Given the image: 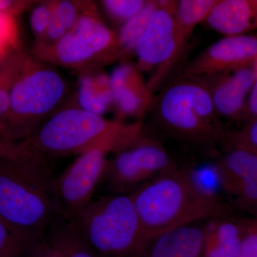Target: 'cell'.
<instances>
[{
    "label": "cell",
    "instance_id": "6da1fadb",
    "mask_svg": "<svg viewBox=\"0 0 257 257\" xmlns=\"http://www.w3.org/2000/svg\"><path fill=\"white\" fill-rule=\"evenodd\" d=\"M130 195L146 244L170 230L231 215L234 211L227 201L207 195L198 188L189 170L175 167L157 176Z\"/></svg>",
    "mask_w": 257,
    "mask_h": 257
},
{
    "label": "cell",
    "instance_id": "7a4b0ae2",
    "mask_svg": "<svg viewBox=\"0 0 257 257\" xmlns=\"http://www.w3.org/2000/svg\"><path fill=\"white\" fill-rule=\"evenodd\" d=\"M140 135L138 124L107 121L99 115L72 108L57 113L30 138L19 143L42 160V155H80L94 149L116 152Z\"/></svg>",
    "mask_w": 257,
    "mask_h": 257
},
{
    "label": "cell",
    "instance_id": "3957f363",
    "mask_svg": "<svg viewBox=\"0 0 257 257\" xmlns=\"http://www.w3.org/2000/svg\"><path fill=\"white\" fill-rule=\"evenodd\" d=\"M55 180L43 165L0 158V216L43 237L58 216Z\"/></svg>",
    "mask_w": 257,
    "mask_h": 257
},
{
    "label": "cell",
    "instance_id": "277c9868",
    "mask_svg": "<svg viewBox=\"0 0 257 257\" xmlns=\"http://www.w3.org/2000/svg\"><path fill=\"white\" fill-rule=\"evenodd\" d=\"M74 221L98 257H139L146 244L130 194L92 201Z\"/></svg>",
    "mask_w": 257,
    "mask_h": 257
},
{
    "label": "cell",
    "instance_id": "5b68a950",
    "mask_svg": "<svg viewBox=\"0 0 257 257\" xmlns=\"http://www.w3.org/2000/svg\"><path fill=\"white\" fill-rule=\"evenodd\" d=\"M65 91L62 77L23 55L10 95V109L0 124V138L17 143L32 136L34 124L52 110Z\"/></svg>",
    "mask_w": 257,
    "mask_h": 257
},
{
    "label": "cell",
    "instance_id": "8992f818",
    "mask_svg": "<svg viewBox=\"0 0 257 257\" xmlns=\"http://www.w3.org/2000/svg\"><path fill=\"white\" fill-rule=\"evenodd\" d=\"M210 91L200 83L183 79L172 84L159 103L162 126L177 138L207 143L221 135Z\"/></svg>",
    "mask_w": 257,
    "mask_h": 257
},
{
    "label": "cell",
    "instance_id": "52a82bcc",
    "mask_svg": "<svg viewBox=\"0 0 257 257\" xmlns=\"http://www.w3.org/2000/svg\"><path fill=\"white\" fill-rule=\"evenodd\" d=\"M116 152L114 160L106 163L101 179L119 194L175 167L160 143L140 137Z\"/></svg>",
    "mask_w": 257,
    "mask_h": 257
},
{
    "label": "cell",
    "instance_id": "ba28073f",
    "mask_svg": "<svg viewBox=\"0 0 257 257\" xmlns=\"http://www.w3.org/2000/svg\"><path fill=\"white\" fill-rule=\"evenodd\" d=\"M107 153L101 149L84 152L55 179L57 216L75 221L92 202L93 194L105 170Z\"/></svg>",
    "mask_w": 257,
    "mask_h": 257
},
{
    "label": "cell",
    "instance_id": "9c48e42d",
    "mask_svg": "<svg viewBox=\"0 0 257 257\" xmlns=\"http://www.w3.org/2000/svg\"><path fill=\"white\" fill-rule=\"evenodd\" d=\"M118 37L94 15H80L75 25L51 47L42 49L52 62L77 66L114 49Z\"/></svg>",
    "mask_w": 257,
    "mask_h": 257
},
{
    "label": "cell",
    "instance_id": "30bf717a",
    "mask_svg": "<svg viewBox=\"0 0 257 257\" xmlns=\"http://www.w3.org/2000/svg\"><path fill=\"white\" fill-rule=\"evenodd\" d=\"M177 2L158 1L135 50L143 68L165 65L183 47L175 20Z\"/></svg>",
    "mask_w": 257,
    "mask_h": 257
},
{
    "label": "cell",
    "instance_id": "8fae6325",
    "mask_svg": "<svg viewBox=\"0 0 257 257\" xmlns=\"http://www.w3.org/2000/svg\"><path fill=\"white\" fill-rule=\"evenodd\" d=\"M218 165L231 205L257 216V154L236 147Z\"/></svg>",
    "mask_w": 257,
    "mask_h": 257
},
{
    "label": "cell",
    "instance_id": "7c38bea8",
    "mask_svg": "<svg viewBox=\"0 0 257 257\" xmlns=\"http://www.w3.org/2000/svg\"><path fill=\"white\" fill-rule=\"evenodd\" d=\"M257 57V38L236 35L221 39L202 52L189 64L184 77L217 74L246 63Z\"/></svg>",
    "mask_w": 257,
    "mask_h": 257
},
{
    "label": "cell",
    "instance_id": "4fadbf2b",
    "mask_svg": "<svg viewBox=\"0 0 257 257\" xmlns=\"http://www.w3.org/2000/svg\"><path fill=\"white\" fill-rule=\"evenodd\" d=\"M204 224L192 223L150 240L139 257H202Z\"/></svg>",
    "mask_w": 257,
    "mask_h": 257
},
{
    "label": "cell",
    "instance_id": "5bb4252c",
    "mask_svg": "<svg viewBox=\"0 0 257 257\" xmlns=\"http://www.w3.org/2000/svg\"><path fill=\"white\" fill-rule=\"evenodd\" d=\"M244 217L220 216L204 221L202 257H237L241 249Z\"/></svg>",
    "mask_w": 257,
    "mask_h": 257
},
{
    "label": "cell",
    "instance_id": "9a60e30c",
    "mask_svg": "<svg viewBox=\"0 0 257 257\" xmlns=\"http://www.w3.org/2000/svg\"><path fill=\"white\" fill-rule=\"evenodd\" d=\"M109 82L113 99L121 114H143L150 101V92L134 67L128 64L116 67Z\"/></svg>",
    "mask_w": 257,
    "mask_h": 257
},
{
    "label": "cell",
    "instance_id": "2e32d148",
    "mask_svg": "<svg viewBox=\"0 0 257 257\" xmlns=\"http://www.w3.org/2000/svg\"><path fill=\"white\" fill-rule=\"evenodd\" d=\"M257 19L252 2L246 0H219L208 15L209 26L218 32L236 36L246 31Z\"/></svg>",
    "mask_w": 257,
    "mask_h": 257
},
{
    "label": "cell",
    "instance_id": "e0dca14e",
    "mask_svg": "<svg viewBox=\"0 0 257 257\" xmlns=\"http://www.w3.org/2000/svg\"><path fill=\"white\" fill-rule=\"evenodd\" d=\"M256 79L253 69L241 68L232 75L221 79L211 92L216 111L224 116H231L243 105L246 93Z\"/></svg>",
    "mask_w": 257,
    "mask_h": 257
},
{
    "label": "cell",
    "instance_id": "ac0fdd59",
    "mask_svg": "<svg viewBox=\"0 0 257 257\" xmlns=\"http://www.w3.org/2000/svg\"><path fill=\"white\" fill-rule=\"evenodd\" d=\"M45 236L64 257H98L82 237L74 221L57 216Z\"/></svg>",
    "mask_w": 257,
    "mask_h": 257
},
{
    "label": "cell",
    "instance_id": "d6986e66",
    "mask_svg": "<svg viewBox=\"0 0 257 257\" xmlns=\"http://www.w3.org/2000/svg\"><path fill=\"white\" fill-rule=\"evenodd\" d=\"M78 101L81 109L92 114H104L113 99L109 77L106 74L86 75L79 81Z\"/></svg>",
    "mask_w": 257,
    "mask_h": 257
},
{
    "label": "cell",
    "instance_id": "ffe728a7",
    "mask_svg": "<svg viewBox=\"0 0 257 257\" xmlns=\"http://www.w3.org/2000/svg\"><path fill=\"white\" fill-rule=\"evenodd\" d=\"M219 0H181L177 3L175 20L179 36L184 42L195 26L207 20Z\"/></svg>",
    "mask_w": 257,
    "mask_h": 257
},
{
    "label": "cell",
    "instance_id": "44dd1931",
    "mask_svg": "<svg viewBox=\"0 0 257 257\" xmlns=\"http://www.w3.org/2000/svg\"><path fill=\"white\" fill-rule=\"evenodd\" d=\"M42 238L18 229L0 216V257L26 256Z\"/></svg>",
    "mask_w": 257,
    "mask_h": 257
},
{
    "label": "cell",
    "instance_id": "7402d4cb",
    "mask_svg": "<svg viewBox=\"0 0 257 257\" xmlns=\"http://www.w3.org/2000/svg\"><path fill=\"white\" fill-rule=\"evenodd\" d=\"M157 2H149L139 14L125 22L118 37L120 47L124 50L135 49L140 37L146 30Z\"/></svg>",
    "mask_w": 257,
    "mask_h": 257
},
{
    "label": "cell",
    "instance_id": "603a6c76",
    "mask_svg": "<svg viewBox=\"0 0 257 257\" xmlns=\"http://www.w3.org/2000/svg\"><path fill=\"white\" fill-rule=\"evenodd\" d=\"M23 55L13 54L0 66V124L10 109V95L12 86L20 69Z\"/></svg>",
    "mask_w": 257,
    "mask_h": 257
},
{
    "label": "cell",
    "instance_id": "cb8c5ba5",
    "mask_svg": "<svg viewBox=\"0 0 257 257\" xmlns=\"http://www.w3.org/2000/svg\"><path fill=\"white\" fill-rule=\"evenodd\" d=\"M18 30L15 15L0 12V57H7L18 45Z\"/></svg>",
    "mask_w": 257,
    "mask_h": 257
},
{
    "label": "cell",
    "instance_id": "d4e9b609",
    "mask_svg": "<svg viewBox=\"0 0 257 257\" xmlns=\"http://www.w3.org/2000/svg\"><path fill=\"white\" fill-rule=\"evenodd\" d=\"M143 0H106L104 5L109 14L118 20L127 21L139 14L147 5Z\"/></svg>",
    "mask_w": 257,
    "mask_h": 257
},
{
    "label": "cell",
    "instance_id": "484cf974",
    "mask_svg": "<svg viewBox=\"0 0 257 257\" xmlns=\"http://www.w3.org/2000/svg\"><path fill=\"white\" fill-rule=\"evenodd\" d=\"M237 257H257V216L244 217L242 241Z\"/></svg>",
    "mask_w": 257,
    "mask_h": 257
},
{
    "label": "cell",
    "instance_id": "4316f807",
    "mask_svg": "<svg viewBox=\"0 0 257 257\" xmlns=\"http://www.w3.org/2000/svg\"><path fill=\"white\" fill-rule=\"evenodd\" d=\"M52 13V4L40 5L32 11L31 25L37 35H42L46 33Z\"/></svg>",
    "mask_w": 257,
    "mask_h": 257
},
{
    "label": "cell",
    "instance_id": "83f0119b",
    "mask_svg": "<svg viewBox=\"0 0 257 257\" xmlns=\"http://www.w3.org/2000/svg\"><path fill=\"white\" fill-rule=\"evenodd\" d=\"M54 10L67 32L73 28L78 20L77 9L74 4L68 1L52 3Z\"/></svg>",
    "mask_w": 257,
    "mask_h": 257
},
{
    "label": "cell",
    "instance_id": "f1b7e54d",
    "mask_svg": "<svg viewBox=\"0 0 257 257\" xmlns=\"http://www.w3.org/2000/svg\"><path fill=\"white\" fill-rule=\"evenodd\" d=\"M232 140L236 147L246 149L256 154L257 121L241 133L234 135Z\"/></svg>",
    "mask_w": 257,
    "mask_h": 257
},
{
    "label": "cell",
    "instance_id": "f546056e",
    "mask_svg": "<svg viewBox=\"0 0 257 257\" xmlns=\"http://www.w3.org/2000/svg\"><path fill=\"white\" fill-rule=\"evenodd\" d=\"M27 257H64L57 246L44 236L31 248Z\"/></svg>",
    "mask_w": 257,
    "mask_h": 257
},
{
    "label": "cell",
    "instance_id": "4dcf8cb0",
    "mask_svg": "<svg viewBox=\"0 0 257 257\" xmlns=\"http://www.w3.org/2000/svg\"><path fill=\"white\" fill-rule=\"evenodd\" d=\"M67 32V30L61 23L60 19L56 14L55 10H54L53 5H52V16H51L50 23H49L45 34L50 40L56 42L62 38Z\"/></svg>",
    "mask_w": 257,
    "mask_h": 257
},
{
    "label": "cell",
    "instance_id": "1f68e13d",
    "mask_svg": "<svg viewBox=\"0 0 257 257\" xmlns=\"http://www.w3.org/2000/svg\"><path fill=\"white\" fill-rule=\"evenodd\" d=\"M25 5L26 3L24 2L0 0V12L9 13L15 16L17 13L25 9Z\"/></svg>",
    "mask_w": 257,
    "mask_h": 257
},
{
    "label": "cell",
    "instance_id": "d6a6232c",
    "mask_svg": "<svg viewBox=\"0 0 257 257\" xmlns=\"http://www.w3.org/2000/svg\"><path fill=\"white\" fill-rule=\"evenodd\" d=\"M14 157V144L0 140V158L11 159Z\"/></svg>",
    "mask_w": 257,
    "mask_h": 257
},
{
    "label": "cell",
    "instance_id": "836d02e7",
    "mask_svg": "<svg viewBox=\"0 0 257 257\" xmlns=\"http://www.w3.org/2000/svg\"><path fill=\"white\" fill-rule=\"evenodd\" d=\"M249 109L253 114L257 115V79L253 86L249 98Z\"/></svg>",
    "mask_w": 257,
    "mask_h": 257
},
{
    "label": "cell",
    "instance_id": "e575fe53",
    "mask_svg": "<svg viewBox=\"0 0 257 257\" xmlns=\"http://www.w3.org/2000/svg\"><path fill=\"white\" fill-rule=\"evenodd\" d=\"M7 58H8V57H7ZM7 58H4V57H0V66L2 65V64H3V62H5V60H6Z\"/></svg>",
    "mask_w": 257,
    "mask_h": 257
},
{
    "label": "cell",
    "instance_id": "d590c367",
    "mask_svg": "<svg viewBox=\"0 0 257 257\" xmlns=\"http://www.w3.org/2000/svg\"><path fill=\"white\" fill-rule=\"evenodd\" d=\"M255 74H256V78L257 79V64H256V70L254 71Z\"/></svg>",
    "mask_w": 257,
    "mask_h": 257
},
{
    "label": "cell",
    "instance_id": "8d00e7d4",
    "mask_svg": "<svg viewBox=\"0 0 257 257\" xmlns=\"http://www.w3.org/2000/svg\"><path fill=\"white\" fill-rule=\"evenodd\" d=\"M25 257H27V256H25Z\"/></svg>",
    "mask_w": 257,
    "mask_h": 257
}]
</instances>
